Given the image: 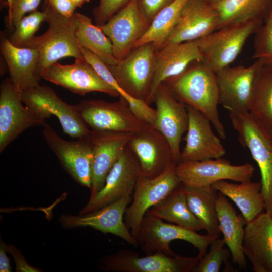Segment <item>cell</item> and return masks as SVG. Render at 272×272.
<instances>
[{
  "label": "cell",
  "instance_id": "8fae6325",
  "mask_svg": "<svg viewBox=\"0 0 272 272\" xmlns=\"http://www.w3.org/2000/svg\"><path fill=\"white\" fill-rule=\"evenodd\" d=\"M255 168L246 163L233 165L219 158L202 161H180L175 166V172L181 183L189 187L211 186L221 180L236 182L251 181Z\"/></svg>",
  "mask_w": 272,
  "mask_h": 272
},
{
  "label": "cell",
  "instance_id": "f546056e",
  "mask_svg": "<svg viewBox=\"0 0 272 272\" xmlns=\"http://www.w3.org/2000/svg\"><path fill=\"white\" fill-rule=\"evenodd\" d=\"M183 187L189 208L203 224L207 234L213 239L219 237L221 231L216 208L218 191L212 185L199 187L183 185Z\"/></svg>",
  "mask_w": 272,
  "mask_h": 272
},
{
  "label": "cell",
  "instance_id": "f6af8a7d",
  "mask_svg": "<svg viewBox=\"0 0 272 272\" xmlns=\"http://www.w3.org/2000/svg\"><path fill=\"white\" fill-rule=\"evenodd\" d=\"M75 6L77 7H81L86 3H88L90 0H72Z\"/></svg>",
  "mask_w": 272,
  "mask_h": 272
},
{
  "label": "cell",
  "instance_id": "7a4b0ae2",
  "mask_svg": "<svg viewBox=\"0 0 272 272\" xmlns=\"http://www.w3.org/2000/svg\"><path fill=\"white\" fill-rule=\"evenodd\" d=\"M44 11L47 15L48 28L44 34L35 36L28 46L39 54L38 73L41 78L44 71L61 58H83L76 39L74 15L70 18L63 17L45 3Z\"/></svg>",
  "mask_w": 272,
  "mask_h": 272
},
{
  "label": "cell",
  "instance_id": "d6a6232c",
  "mask_svg": "<svg viewBox=\"0 0 272 272\" xmlns=\"http://www.w3.org/2000/svg\"><path fill=\"white\" fill-rule=\"evenodd\" d=\"M249 112L272 133V65H263L257 77Z\"/></svg>",
  "mask_w": 272,
  "mask_h": 272
},
{
  "label": "cell",
  "instance_id": "9a60e30c",
  "mask_svg": "<svg viewBox=\"0 0 272 272\" xmlns=\"http://www.w3.org/2000/svg\"><path fill=\"white\" fill-rule=\"evenodd\" d=\"M142 174L135 155L127 146L108 173L103 187L81 209L79 214H87L127 195H132Z\"/></svg>",
  "mask_w": 272,
  "mask_h": 272
},
{
  "label": "cell",
  "instance_id": "4fadbf2b",
  "mask_svg": "<svg viewBox=\"0 0 272 272\" xmlns=\"http://www.w3.org/2000/svg\"><path fill=\"white\" fill-rule=\"evenodd\" d=\"M42 126L43 136L63 169L78 184L90 189L92 166L90 133L76 141H67L60 137L48 124L44 123Z\"/></svg>",
  "mask_w": 272,
  "mask_h": 272
},
{
  "label": "cell",
  "instance_id": "bcb514c9",
  "mask_svg": "<svg viewBox=\"0 0 272 272\" xmlns=\"http://www.w3.org/2000/svg\"><path fill=\"white\" fill-rule=\"evenodd\" d=\"M203 1H205L206 2H207V3L210 5H214L215 4L221 1V0H203Z\"/></svg>",
  "mask_w": 272,
  "mask_h": 272
},
{
  "label": "cell",
  "instance_id": "f1b7e54d",
  "mask_svg": "<svg viewBox=\"0 0 272 272\" xmlns=\"http://www.w3.org/2000/svg\"><path fill=\"white\" fill-rule=\"evenodd\" d=\"M147 213L166 222L196 232L205 229L203 224L189 207L182 183Z\"/></svg>",
  "mask_w": 272,
  "mask_h": 272
},
{
  "label": "cell",
  "instance_id": "ac0fdd59",
  "mask_svg": "<svg viewBox=\"0 0 272 272\" xmlns=\"http://www.w3.org/2000/svg\"><path fill=\"white\" fill-rule=\"evenodd\" d=\"M150 25L140 12L137 0H131L100 27L110 39L118 61L129 54Z\"/></svg>",
  "mask_w": 272,
  "mask_h": 272
},
{
  "label": "cell",
  "instance_id": "603a6c76",
  "mask_svg": "<svg viewBox=\"0 0 272 272\" xmlns=\"http://www.w3.org/2000/svg\"><path fill=\"white\" fill-rule=\"evenodd\" d=\"M219 24V16L213 5L203 0H187L165 45L196 40L218 30Z\"/></svg>",
  "mask_w": 272,
  "mask_h": 272
},
{
  "label": "cell",
  "instance_id": "8d00e7d4",
  "mask_svg": "<svg viewBox=\"0 0 272 272\" xmlns=\"http://www.w3.org/2000/svg\"><path fill=\"white\" fill-rule=\"evenodd\" d=\"M225 245L223 239L218 237L212 239L209 252L200 258L193 272H219L222 264L226 261L230 253Z\"/></svg>",
  "mask_w": 272,
  "mask_h": 272
},
{
  "label": "cell",
  "instance_id": "7dc6e473",
  "mask_svg": "<svg viewBox=\"0 0 272 272\" xmlns=\"http://www.w3.org/2000/svg\"><path fill=\"white\" fill-rule=\"evenodd\" d=\"M14 1V0H7V2L8 5V8H9L8 11L11 9Z\"/></svg>",
  "mask_w": 272,
  "mask_h": 272
},
{
  "label": "cell",
  "instance_id": "277c9868",
  "mask_svg": "<svg viewBox=\"0 0 272 272\" xmlns=\"http://www.w3.org/2000/svg\"><path fill=\"white\" fill-rule=\"evenodd\" d=\"M263 22L248 20L231 24L196 40L202 60L215 72L229 66L241 52L248 38Z\"/></svg>",
  "mask_w": 272,
  "mask_h": 272
},
{
  "label": "cell",
  "instance_id": "d6986e66",
  "mask_svg": "<svg viewBox=\"0 0 272 272\" xmlns=\"http://www.w3.org/2000/svg\"><path fill=\"white\" fill-rule=\"evenodd\" d=\"M41 78L81 95L100 92L112 97L120 96L119 93L103 80L84 57L75 59L71 64L56 62L43 72Z\"/></svg>",
  "mask_w": 272,
  "mask_h": 272
},
{
  "label": "cell",
  "instance_id": "ab89813d",
  "mask_svg": "<svg viewBox=\"0 0 272 272\" xmlns=\"http://www.w3.org/2000/svg\"><path fill=\"white\" fill-rule=\"evenodd\" d=\"M41 0H14L12 7L8 11V23L11 28L25 14L37 10Z\"/></svg>",
  "mask_w": 272,
  "mask_h": 272
},
{
  "label": "cell",
  "instance_id": "9c48e42d",
  "mask_svg": "<svg viewBox=\"0 0 272 272\" xmlns=\"http://www.w3.org/2000/svg\"><path fill=\"white\" fill-rule=\"evenodd\" d=\"M156 48L149 42L134 47L124 59L108 65L120 88L129 96L145 101L154 74Z\"/></svg>",
  "mask_w": 272,
  "mask_h": 272
},
{
  "label": "cell",
  "instance_id": "4dcf8cb0",
  "mask_svg": "<svg viewBox=\"0 0 272 272\" xmlns=\"http://www.w3.org/2000/svg\"><path fill=\"white\" fill-rule=\"evenodd\" d=\"M73 17L79 46L96 54L108 65L116 64L118 60L114 55L112 43L100 26L94 25L91 19L84 14L75 12Z\"/></svg>",
  "mask_w": 272,
  "mask_h": 272
},
{
  "label": "cell",
  "instance_id": "8992f818",
  "mask_svg": "<svg viewBox=\"0 0 272 272\" xmlns=\"http://www.w3.org/2000/svg\"><path fill=\"white\" fill-rule=\"evenodd\" d=\"M75 106L91 130L135 133L149 125L134 113L128 101L121 96L115 102L85 100Z\"/></svg>",
  "mask_w": 272,
  "mask_h": 272
},
{
  "label": "cell",
  "instance_id": "ba28073f",
  "mask_svg": "<svg viewBox=\"0 0 272 272\" xmlns=\"http://www.w3.org/2000/svg\"><path fill=\"white\" fill-rule=\"evenodd\" d=\"M199 259L198 256H171L160 252L140 256L130 250L123 249L103 256L99 267L102 270L113 272H193Z\"/></svg>",
  "mask_w": 272,
  "mask_h": 272
},
{
  "label": "cell",
  "instance_id": "b9f144b4",
  "mask_svg": "<svg viewBox=\"0 0 272 272\" xmlns=\"http://www.w3.org/2000/svg\"><path fill=\"white\" fill-rule=\"evenodd\" d=\"M8 253L11 254L15 261L16 271L17 272H40L42 270L34 267L28 264L20 250L12 244L4 243Z\"/></svg>",
  "mask_w": 272,
  "mask_h": 272
},
{
  "label": "cell",
  "instance_id": "ee69618b",
  "mask_svg": "<svg viewBox=\"0 0 272 272\" xmlns=\"http://www.w3.org/2000/svg\"><path fill=\"white\" fill-rule=\"evenodd\" d=\"M7 251L4 246V242L1 241L0 244V271L10 272L12 268L9 259L7 255Z\"/></svg>",
  "mask_w": 272,
  "mask_h": 272
},
{
  "label": "cell",
  "instance_id": "5b68a950",
  "mask_svg": "<svg viewBox=\"0 0 272 272\" xmlns=\"http://www.w3.org/2000/svg\"><path fill=\"white\" fill-rule=\"evenodd\" d=\"M142 250L148 254L160 252L169 256L175 254L170 247L175 240H181L192 244L198 251L200 258L206 253L213 238L201 235L186 227L166 222L148 213L142 221L137 238Z\"/></svg>",
  "mask_w": 272,
  "mask_h": 272
},
{
  "label": "cell",
  "instance_id": "f35d334b",
  "mask_svg": "<svg viewBox=\"0 0 272 272\" xmlns=\"http://www.w3.org/2000/svg\"><path fill=\"white\" fill-rule=\"evenodd\" d=\"M131 0H99V5L93 10L96 25L100 26Z\"/></svg>",
  "mask_w": 272,
  "mask_h": 272
},
{
  "label": "cell",
  "instance_id": "83f0119b",
  "mask_svg": "<svg viewBox=\"0 0 272 272\" xmlns=\"http://www.w3.org/2000/svg\"><path fill=\"white\" fill-rule=\"evenodd\" d=\"M212 187L231 199L238 208L246 223L253 220L264 209L260 182L251 181L234 183L221 180Z\"/></svg>",
  "mask_w": 272,
  "mask_h": 272
},
{
  "label": "cell",
  "instance_id": "4316f807",
  "mask_svg": "<svg viewBox=\"0 0 272 272\" xmlns=\"http://www.w3.org/2000/svg\"><path fill=\"white\" fill-rule=\"evenodd\" d=\"M216 208L219 228L232 260L239 268L245 269L246 257L243 250V241L246 221L242 214L237 213L226 196L220 192Z\"/></svg>",
  "mask_w": 272,
  "mask_h": 272
},
{
  "label": "cell",
  "instance_id": "d590c367",
  "mask_svg": "<svg viewBox=\"0 0 272 272\" xmlns=\"http://www.w3.org/2000/svg\"><path fill=\"white\" fill-rule=\"evenodd\" d=\"M252 57L272 65V4L269 13L255 33Z\"/></svg>",
  "mask_w": 272,
  "mask_h": 272
},
{
  "label": "cell",
  "instance_id": "3957f363",
  "mask_svg": "<svg viewBox=\"0 0 272 272\" xmlns=\"http://www.w3.org/2000/svg\"><path fill=\"white\" fill-rule=\"evenodd\" d=\"M229 113L239 142L248 149L258 166L264 209L272 216V133L266 131L249 112Z\"/></svg>",
  "mask_w": 272,
  "mask_h": 272
},
{
  "label": "cell",
  "instance_id": "44dd1931",
  "mask_svg": "<svg viewBox=\"0 0 272 272\" xmlns=\"http://www.w3.org/2000/svg\"><path fill=\"white\" fill-rule=\"evenodd\" d=\"M128 146L138 160L142 175L146 177H155L175 163L169 143L152 125L134 133Z\"/></svg>",
  "mask_w": 272,
  "mask_h": 272
},
{
  "label": "cell",
  "instance_id": "7402d4cb",
  "mask_svg": "<svg viewBox=\"0 0 272 272\" xmlns=\"http://www.w3.org/2000/svg\"><path fill=\"white\" fill-rule=\"evenodd\" d=\"M188 124L181 152L180 161H202L222 158L226 150L212 130L211 122L203 114L187 106Z\"/></svg>",
  "mask_w": 272,
  "mask_h": 272
},
{
  "label": "cell",
  "instance_id": "e0dca14e",
  "mask_svg": "<svg viewBox=\"0 0 272 272\" xmlns=\"http://www.w3.org/2000/svg\"><path fill=\"white\" fill-rule=\"evenodd\" d=\"M131 200L132 195H127L87 214H63L59 221L65 228L90 227L104 234H113L129 244L137 246L138 242L124 221V214Z\"/></svg>",
  "mask_w": 272,
  "mask_h": 272
},
{
  "label": "cell",
  "instance_id": "2e32d148",
  "mask_svg": "<svg viewBox=\"0 0 272 272\" xmlns=\"http://www.w3.org/2000/svg\"><path fill=\"white\" fill-rule=\"evenodd\" d=\"M156 106L153 126L169 143L174 162L180 161V145L188 124L187 105L178 100L167 85L162 82L154 98Z\"/></svg>",
  "mask_w": 272,
  "mask_h": 272
},
{
  "label": "cell",
  "instance_id": "cb8c5ba5",
  "mask_svg": "<svg viewBox=\"0 0 272 272\" xmlns=\"http://www.w3.org/2000/svg\"><path fill=\"white\" fill-rule=\"evenodd\" d=\"M201 60L196 40L168 44L156 49L153 81L145 102L149 105L154 102L158 86L165 80L180 74L192 62Z\"/></svg>",
  "mask_w": 272,
  "mask_h": 272
},
{
  "label": "cell",
  "instance_id": "30bf717a",
  "mask_svg": "<svg viewBox=\"0 0 272 272\" xmlns=\"http://www.w3.org/2000/svg\"><path fill=\"white\" fill-rule=\"evenodd\" d=\"M24 105L44 120L54 115L59 120L63 132L80 139L91 132L78 113L75 105L63 101L50 87L39 84L21 92Z\"/></svg>",
  "mask_w": 272,
  "mask_h": 272
},
{
  "label": "cell",
  "instance_id": "7bdbcfd3",
  "mask_svg": "<svg viewBox=\"0 0 272 272\" xmlns=\"http://www.w3.org/2000/svg\"><path fill=\"white\" fill-rule=\"evenodd\" d=\"M44 3L58 14L66 18L72 17L75 13L76 7L72 0H45Z\"/></svg>",
  "mask_w": 272,
  "mask_h": 272
},
{
  "label": "cell",
  "instance_id": "ffe728a7",
  "mask_svg": "<svg viewBox=\"0 0 272 272\" xmlns=\"http://www.w3.org/2000/svg\"><path fill=\"white\" fill-rule=\"evenodd\" d=\"M133 133L91 130L92 166L89 199H92L103 187L108 173L127 146Z\"/></svg>",
  "mask_w": 272,
  "mask_h": 272
},
{
  "label": "cell",
  "instance_id": "60d3db41",
  "mask_svg": "<svg viewBox=\"0 0 272 272\" xmlns=\"http://www.w3.org/2000/svg\"><path fill=\"white\" fill-rule=\"evenodd\" d=\"M175 0H137L138 8L145 19L151 24L155 17Z\"/></svg>",
  "mask_w": 272,
  "mask_h": 272
},
{
  "label": "cell",
  "instance_id": "6da1fadb",
  "mask_svg": "<svg viewBox=\"0 0 272 272\" xmlns=\"http://www.w3.org/2000/svg\"><path fill=\"white\" fill-rule=\"evenodd\" d=\"M163 82L178 100L207 117L219 137L225 139V128L218 109L219 102L216 73L202 60L192 62L180 74Z\"/></svg>",
  "mask_w": 272,
  "mask_h": 272
},
{
  "label": "cell",
  "instance_id": "52a82bcc",
  "mask_svg": "<svg viewBox=\"0 0 272 272\" xmlns=\"http://www.w3.org/2000/svg\"><path fill=\"white\" fill-rule=\"evenodd\" d=\"M175 163H172L155 177L142 174L139 177L131 201L124 214L125 223L136 239L142 221L148 210L181 184L175 172Z\"/></svg>",
  "mask_w": 272,
  "mask_h": 272
},
{
  "label": "cell",
  "instance_id": "836d02e7",
  "mask_svg": "<svg viewBox=\"0 0 272 272\" xmlns=\"http://www.w3.org/2000/svg\"><path fill=\"white\" fill-rule=\"evenodd\" d=\"M187 0H175L153 19L148 30L135 43L134 48L153 43L156 49L166 43L178 22L180 11Z\"/></svg>",
  "mask_w": 272,
  "mask_h": 272
},
{
  "label": "cell",
  "instance_id": "5bb4252c",
  "mask_svg": "<svg viewBox=\"0 0 272 272\" xmlns=\"http://www.w3.org/2000/svg\"><path fill=\"white\" fill-rule=\"evenodd\" d=\"M21 91L10 78L0 86V152L28 128L43 125L45 120L23 105Z\"/></svg>",
  "mask_w": 272,
  "mask_h": 272
},
{
  "label": "cell",
  "instance_id": "484cf974",
  "mask_svg": "<svg viewBox=\"0 0 272 272\" xmlns=\"http://www.w3.org/2000/svg\"><path fill=\"white\" fill-rule=\"evenodd\" d=\"M1 52L6 61L10 79L20 91L39 84L41 79L38 73L39 54L34 48L19 47L1 35Z\"/></svg>",
  "mask_w": 272,
  "mask_h": 272
},
{
  "label": "cell",
  "instance_id": "74e56055",
  "mask_svg": "<svg viewBox=\"0 0 272 272\" xmlns=\"http://www.w3.org/2000/svg\"><path fill=\"white\" fill-rule=\"evenodd\" d=\"M80 49L85 60L92 66L103 80L119 93L120 96L124 98L128 101L131 109L139 104V99L130 97L120 88L107 65L100 57L82 47H80Z\"/></svg>",
  "mask_w": 272,
  "mask_h": 272
},
{
  "label": "cell",
  "instance_id": "1f68e13d",
  "mask_svg": "<svg viewBox=\"0 0 272 272\" xmlns=\"http://www.w3.org/2000/svg\"><path fill=\"white\" fill-rule=\"evenodd\" d=\"M271 4L272 0H221L213 5L219 16L218 29L248 20L264 21Z\"/></svg>",
  "mask_w": 272,
  "mask_h": 272
},
{
  "label": "cell",
  "instance_id": "7c38bea8",
  "mask_svg": "<svg viewBox=\"0 0 272 272\" xmlns=\"http://www.w3.org/2000/svg\"><path fill=\"white\" fill-rule=\"evenodd\" d=\"M263 65L256 60L247 66L229 65L216 72L219 104L229 112H249L255 83Z\"/></svg>",
  "mask_w": 272,
  "mask_h": 272
},
{
  "label": "cell",
  "instance_id": "d4e9b609",
  "mask_svg": "<svg viewBox=\"0 0 272 272\" xmlns=\"http://www.w3.org/2000/svg\"><path fill=\"white\" fill-rule=\"evenodd\" d=\"M243 250L255 272H272V216L262 212L245 226Z\"/></svg>",
  "mask_w": 272,
  "mask_h": 272
},
{
  "label": "cell",
  "instance_id": "e575fe53",
  "mask_svg": "<svg viewBox=\"0 0 272 272\" xmlns=\"http://www.w3.org/2000/svg\"><path fill=\"white\" fill-rule=\"evenodd\" d=\"M45 11H35L23 17L14 27V31L9 38L14 45L19 47H28L32 41L41 24L46 21Z\"/></svg>",
  "mask_w": 272,
  "mask_h": 272
}]
</instances>
